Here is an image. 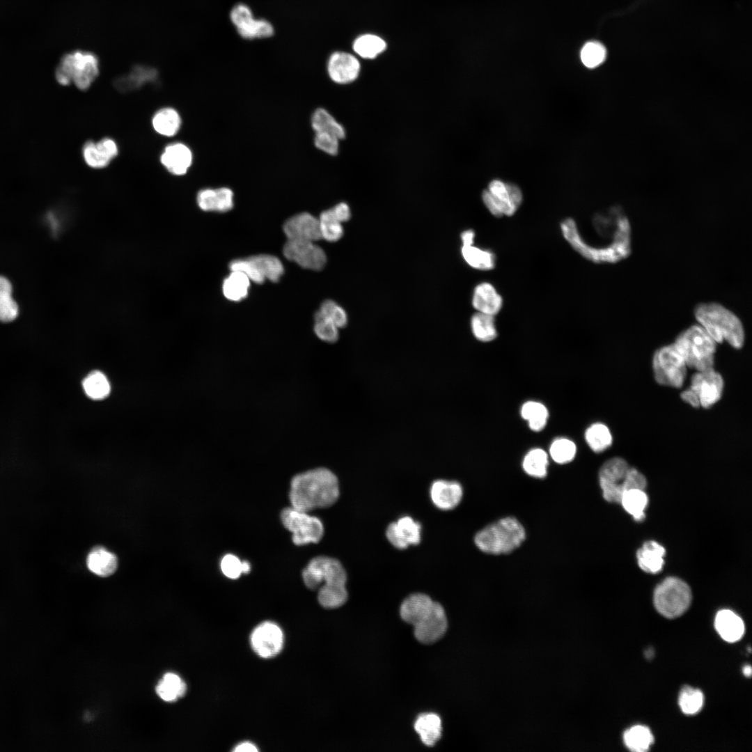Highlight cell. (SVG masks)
<instances>
[{"instance_id": "6da1fadb", "label": "cell", "mask_w": 752, "mask_h": 752, "mask_svg": "<svg viewBox=\"0 0 752 752\" xmlns=\"http://www.w3.org/2000/svg\"><path fill=\"white\" fill-rule=\"evenodd\" d=\"M339 496L336 475L326 468H316L295 476L290 483L291 507L308 512L333 505Z\"/></svg>"}, {"instance_id": "7a4b0ae2", "label": "cell", "mask_w": 752, "mask_h": 752, "mask_svg": "<svg viewBox=\"0 0 752 752\" xmlns=\"http://www.w3.org/2000/svg\"><path fill=\"white\" fill-rule=\"evenodd\" d=\"M302 578L309 589L319 588L318 599L323 607L338 608L347 601L346 572L338 560L327 556L313 558L304 569Z\"/></svg>"}, {"instance_id": "3957f363", "label": "cell", "mask_w": 752, "mask_h": 752, "mask_svg": "<svg viewBox=\"0 0 752 752\" xmlns=\"http://www.w3.org/2000/svg\"><path fill=\"white\" fill-rule=\"evenodd\" d=\"M694 315L716 343L726 340L735 348L743 345L744 332L742 322L730 310L717 303H703L696 307Z\"/></svg>"}, {"instance_id": "277c9868", "label": "cell", "mask_w": 752, "mask_h": 752, "mask_svg": "<svg viewBox=\"0 0 752 752\" xmlns=\"http://www.w3.org/2000/svg\"><path fill=\"white\" fill-rule=\"evenodd\" d=\"M525 538V530L521 523L515 517H507L478 532L474 542L485 553L502 554L517 549Z\"/></svg>"}, {"instance_id": "5b68a950", "label": "cell", "mask_w": 752, "mask_h": 752, "mask_svg": "<svg viewBox=\"0 0 752 752\" xmlns=\"http://www.w3.org/2000/svg\"><path fill=\"white\" fill-rule=\"evenodd\" d=\"M716 343L700 325H694L681 333L674 345L687 367L703 371L712 368Z\"/></svg>"}, {"instance_id": "8992f818", "label": "cell", "mask_w": 752, "mask_h": 752, "mask_svg": "<svg viewBox=\"0 0 752 752\" xmlns=\"http://www.w3.org/2000/svg\"><path fill=\"white\" fill-rule=\"evenodd\" d=\"M100 72L99 60L92 52L74 51L64 55L56 69V79L63 86L74 84L81 91L90 88Z\"/></svg>"}, {"instance_id": "52a82bcc", "label": "cell", "mask_w": 752, "mask_h": 752, "mask_svg": "<svg viewBox=\"0 0 752 752\" xmlns=\"http://www.w3.org/2000/svg\"><path fill=\"white\" fill-rule=\"evenodd\" d=\"M653 600L659 613L668 618H675L689 608L691 592L684 581L676 577H668L656 587Z\"/></svg>"}, {"instance_id": "ba28073f", "label": "cell", "mask_w": 752, "mask_h": 752, "mask_svg": "<svg viewBox=\"0 0 752 752\" xmlns=\"http://www.w3.org/2000/svg\"><path fill=\"white\" fill-rule=\"evenodd\" d=\"M481 197L487 210L497 218L513 216L523 202V194L518 185L499 179L489 183Z\"/></svg>"}, {"instance_id": "9c48e42d", "label": "cell", "mask_w": 752, "mask_h": 752, "mask_svg": "<svg viewBox=\"0 0 752 752\" xmlns=\"http://www.w3.org/2000/svg\"><path fill=\"white\" fill-rule=\"evenodd\" d=\"M652 363L655 377L659 384L675 388L683 385L687 366L674 343L657 350Z\"/></svg>"}, {"instance_id": "30bf717a", "label": "cell", "mask_w": 752, "mask_h": 752, "mask_svg": "<svg viewBox=\"0 0 752 752\" xmlns=\"http://www.w3.org/2000/svg\"><path fill=\"white\" fill-rule=\"evenodd\" d=\"M281 519L283 526L292 533V541L297 545L318 543L323 536L321 520L308 512L289 507L283 510Z\"/></svg>"}, {"instance_id": "8fae6325", "label": "cell", "mask_w": 752, "mask_h": 752, "mask_svg": "<svg viewBox=\"0 0 752 752\" xmlns=\"http://www.w3.org/2000/svg\"><path fill=\"white\" fill-rule=\"evenodd\" d=\"M229 17L239 36L246 40L267 38L274 33L273 24L265 18H256L251 8L238 3L231 8Z\"/></svg>"}, {"instance_id": "7c38bea8", "label": "cell", "mask_w": 752, "mask_h": 752, "mask_svg": "<svg viewBox=\"0 0 752 752\" xmlns=\"http://www.w3.org/2000/svg\"><path fill=\"white\" fill-rule=\"evenodd\" d=\"M629 468L627 463L619 457L610 459L602 466L599 482L606 501L620 503L622 494L627 490L626 479Z\"/></svg>"}, {"instance_id": "4fadbf2b", "label": "cell", "mask_w": 752, "mask_h": 752, "mask_svg": "<svg viewBox=\"0 0 752 752\" xmlns=\"http://www.w3.org/2000/svg\"><path fill=\"white\" fill-rule=\"evenodd\" d=\"M283 253L288 260L304 269L319 271L327 263L324 250L312 241L288 239Z\"/></svg>"}, {"instance_id": "5bb4252c", "label": "cell", "mask_w": 752, "mask_h": 752, "mask_svg": "<svg viewBox=\"0 0 752 752\" xmlns=\"http://www.w3.org/2000/svg\"><path fill=\"white\" fill-rule=\"evenodd\" d=\"M250 643L253 651L260 657L271 658L282 650L284 635L281 627L270 621L259 624L252 631Z\"/></svg>"}, {"instance_id": "9a60e30c", "label": "cell", "mask_w": 752, "mask_h": 752, "mask_svg": "<svg viewBox=\"0 0 752 752\" xmlns=\"http://www.w3.org/2000/svg\"><path fill=\"white\" fill-rule=\"evenodd\" d=\"M723 388L721 375L712 368L694 374L689 389L697 395L700 405L708 408L720 399Z\"/></svg>"}, {"instance_id": "2e32d148", "label": "cell", "mask_w": 752, "mask_h": 752, "mask_svg": "<svg viewBox=\"0 0 752 752\" xmlns=\"http://www.w3.org/2000/svg\"><path fill=\"white\" fill-rule=\"evenodd\" d=\"M447 619L442 606L435 602L431 611L414 625V635L423 643H432L441 639L447 629Z\"/></svg>"}, {"instance_id": "e0dca14e", "label": "cell", "mask_w": 752, "mask_h": 752, "mask_svg": "<svg viewBox=\"0 0 752 752\" xmlns=\"http://www.w3.org/2000/svg\"><path fill=\"white\" fill-rule=\"evenodd\" d=\"M327 72L335 83L346 84L358 77L361 65L358 59L347 52H335L327 61Z\"/></svg>"}, {"instance_id": "ac0fdd59", "label": "cell", "mask_w": 752, "mask_h": 752, "mask_svg": "<svg viewBox=\"0 0 752 752\" xmlns=\"http://www.w3.org/2000/svg\"><path fill=\"white\" fill-rule=\"evenodd\" d=\"M421 524L412 517H402L397 522L391 523L386 528V535L390 543L395 548L405 549L421 541Z\"/></svg>"}, {"instance_id": "d6986e66", "label": "cell", "mask_w": 752, "mask_h": 752, "mask_svg": "<svg viewBox=\"0 0 752 752\" xmlns=\"http://www.w3.org/2000/svg\"><path fill=\"white\" fill-rule=\"evenodd\" d=\"M283 231L288 239L312 242L322 239L319 219L308 212L289 218L283 225Z\"/></svg>"}, {"instance_id": "ffe728a7", "label": "cell", "mask_w": 752, "mask_h": 752, "mask_svg": "<svg viewBox=\"0 0 752 752\" xmlns=\"http://www.w3.org/2000/svg\"><path fill=\"white\" fill-rule=\"evenodd\" d=\"M118 148L111 138L104 137L97 142L86 141L83 146L82 155L86 164L93 169L107 166L118 155Z\"/></svg>"}, {"instance_id": "44dd1931", "label": "cell", "mask_w": 752, "mask_h": 752, "mask_svg": "<svg viewBox=\"0 0 752 752\" xmlns=\"http://www.w3.org/2000/svg\"><path fill=\"white\" fill-rule=\"evenodd\" d=\"M193 155L190 148L180 142L169 144L164 149L160 162L170 173L185 175L191 165Z\"/></svg>"}, {"instance_id": "7402d4cb", "label": "cell", "mask_w": 752, "mask_h": 752, "mask_svg": "<svg viewBox=\"0 0 752 752\" xmlns=\"http://www.w3.org/2000/svg\"><path fill=\"white\" fill-rule=\"evenodd\" d=\"M471 304L476 312L496 316L502 309L503 299L493 284L484 281L475 286Z\"/></svg>"}, {"instance_id": "603a6c76", "label": "cell", "mask_w": 752, "mask_h": 752, "mask_svg": "<svg viewBox=\"0 0 752 752\" xmlns=\"http://www.w3.org/2000/svg\"><path fill=\"white\" fill-rule=\"evenodd\" d=\"M462 495V487L456 481L437 480L430 487V496L433 503L442 510L455 508L461 501Z\"/></svg>"}, {"instance_id": "cb8c5ba5", "label": "cell", "mask_w": 752, "mask_h": 752, "mask_svg": "<svg viewBox=\"0 0 752 752\" xmlns=\"http://www.w3.org/2000/svg\"><path fill=\"white\" fill-rule=\"evenodd\" d=\"M196 203L205 212H226L233 207V192L228 187L201 189Z\"/></svg>"}, {"instance_id": "d4e9b609", "label": "cell", "mask_w": 752, "mask_h": 752, "mask_svg": "<svg viewBox=\"0 0 752 752\" xmlns=\"http://www.w3.org/2000/svg\"><path fill=\"white\" fill-rule=\"evenodd\" d=\"M435 602L423 593H415L407 597L401 604L400 616L413 626L424 618L432 609Z\"/></svg>"}, {"instance_id": "484cf974", "label": "cell", "mask_w": 752, "mask_h": 752, "mask_svg": "<svg viewBox=\"0 0 752 752\" xmlns=\"http://www.w3.org/2000/svg\"><path fill=\"white\" fill-rule=\"evenodd\" d=\"M158 78V72L154 68L145 65H135L127 75L118 77L114 81L116 88L121 92H128L139 89L143 86L155 83Z\"/></svg>"}, {"instance_id": "4316f807", "label": "cell", "mask_w": 752, "mask_h": 752, "mask_svg": "<svg viewBox=\"0 0 752 752\" xmlns=\"http://www.w3.org/2000/svg\"><path fill=\"white\" fill-rule=\"evenodd\" d=\"M714 626L720 636L730 643L739 641L744 633L743 620L729 609H723L716 613Z\"/></svg>"}, {"instance_id": "83f0119b", "label": "cell", "mask_w": 752, "mask_h": 752, "mask_svg": "<svg viewBox=\"0 0 752 752\" xmlns=\"http://www.w3.org/2000/svg\"><path fill=\"white\" fill-rule=\"evenodd\" d=\"M666 550L655 541L645 542L637 551L638 564L644 572L656 574L662 570Z\"/></svg>"}, {"instance_id": "f1b7e54d", "label": "cell", "mask_w": 752, "mask_h": 752, "mask_svg": "<svg viewBox=\"0 0 752 752\" xmlns=\"http://www.w3.org/2000/svg\"><path fill=\"white\" fill-rule=\"evenodd\" d=\"M464 260L471 267L480 271H489L496 266V254L489 249L478 247L474 244L462 245Z\"/></svg>"}, {"instance_id": "f546056e", "label": "cell", "mask_w": 752, "mask_h": 752, "mask_svg": "<svg viewBox=\"0 0 752 752\" xmlns=\"http://www.w3.org/2000/svg\"><path fill=\"white\" fill-rule=\"evenodd\" d=\"M88 568L100 577L112 574L117 568V557L102 547L93 548L86 559Z\"/></svg>"}, {"instance_id": "4dcf8cb0", "label": "cell", "mask_w": 752, "mask_h": 752, "mask_svg": "<svg viewBox=\"0 0 752 752\" xmlns=\"http://www.w3.org/2000/svg\"><path fill=\"white\" fill-rule=\"evenodd\" d=\"M152 125L157 133L171 137L178 132L181 125V118L175 109L164 107L155 113L152 118Z\"/></svg>"}, {"instance_id": "1f68e13d", "label": "cell", "mask_w": 752, "mask_h": 752, "mask_svg": "<svg viewBox=\"0 0 752 752\" xmlns=\"http://www.w3.org/2000/svg\"><path fill=\"white\" fill-rule=\"evenodd\" d=\"M414 728L425 745L433 746L441 737V719L432 713L421 714L417 718Z\"/></svg>"}, {"instance_id": "d6a6232c", "label": "cell", "mask_w": 752, "mask_h": 752, "mask_svg": "<svg viewBox=\"0 0 752 752\" xmlns=\"http://www.w3.org/2000/svg\"><path fill=\"white\" fill-rule=\"evenodd\" d=\"M250 279L242 272L230 271L222 283V292L224 297L233 301H240L245 299L251 286Z\"/></svg>"}, {"instance_id": "836d02e7", "label": "cell", "mask_w": 752, "mask_h": 752, "mask_svg": "<svg viewBox=\"0 0 752 752\" xmlns=\"http://www.w3.org/2000/svg\"><path fill=\"white\" fill-rule=\"evenodd\" d=\"M187 685L177 674L166 673L156 686V693L163 700L173 702L183 696Z\"/></svg>"}, {"instance_id": "e575fe53", "label": "cell", "mask_w": 752, "mask_h": 752, "mask_svg": "<svg viewBox=\"0 0 752 752\" xmlns=\"http://www.w3.org/2000/svg\"><path fill=\"white\" fill-rule=\"evenodd\" d=\"M470 326L478 340L489 342L497 337L495 316L476 312L471 318Z\"/></svg>"}, {"instance_id": "d590c367", "label": "cell", "mask_w": 752, "mask_h": 752, "mask_svg": "<svg viewBox=\"0 0 752 752\" xmlns=\"http://www.w3.org/2000/svg\"><path fill=\"white\" fill-rule=\"evenodd\" d=\"M311 125L315 132L331 134L340 140L345 136L343 126L323 108H318L314 111L311 118Z\"/></svg>"}, {"instance_id": "8d00e7d4", "label": "cell", "mask_w": 752, "mask_h": 752, "mask_svg": "<svg viewBox=\"0 0 752 752\" xmlns=\"http://www.w3.org/2000/svg\"><path fill=\"white\" fill-rule=\"evenodd\" d=\"M625 746L636 752L647 751L654 742V737L650 730L645 726L637 725L627 729L623 735Z\"/></svg>"}, {"instance_id": "74e56055", "label": "cell", "mask_w": 752, "mask_h": 752, "mask_svg": "<svg viewBox=\"0 0 752 752\" xmlns=\"http://www.w3.org/2000/svg\"><path fill=\"white\" fill-rule=\"evenodd\" d=\"M620 503L635 520L641 521L644 519L645 510L648 503V498L644 489H634L625 492Z\"/></svg>"}, {"instance_id": "f35d334b", "label": "cell", "mask_w": 752, "mask_h": 752, "mask_svg": "<svg viewBox=\"0 0 752 752\" xmlns=\"http://www.w3.org/2000/svg\"><path fill=\"white\" fill-rule=\"evenodd\" d=\"M522 417L528 422L531 430L538 432L544 429L549 417L547 408L537 401L524 402L520 410Z\"/></svg>"}, {"instance_id": "ab89813d", "label": "cell", "mask_w": 752, "mask_h": 752, "mask_svg": "<svg viewBox=\"0 0 752 752\" xmlns=\"http://www.w3.org/2000/svg\"><path fill=\"white\" fill-rule=\"evenodd\" d=\"M549 460L547 453L542 448L530 450L522 461V468L530 476L543 478L547 476Z\"/></svg>"}, {"instance_id": "60d3db41", "label": "cell", "mask_w": 752, "mask_h": 752, "mask_svg": "<svg viewBox=\"0 0 752 752\" xmlns=\"http://www.w3.org/2000/svg\"><path fill=\"white\" fill-rule=\"evenodd\" d=\"M386 47L382 38L373 34L361 36L353 43L354 52L361 57L368 59L375 58L385 50Z\"/></svg>"}, {"instance_id": "b9f144b4", "label": "cell", "mask_w": 752, "mask_h": 752, "mask_svg": "<svg viewBox=\"0 0 752 752\" xmlns=\"http://www.w3.org/2000/svg\"><path fill=\"white\" fill-rule=\"evenodd\" d=\"M265 279L278 282L283 274L284 268L281 261L276 256L260 254L249 256Z\"/></svg>"}, {"instance_id": "7bdbcfd3", "label": "cell", "mask_w": 752, "mask_h": 752, "mask_svg": "<svg viewBox=\"0 0 752 752\" xmlns=\"http://www.w3.org/2000/svg\"><path fill=\"white\" fill-rule=\"evenodd\" d=\"M18 312V306L12 297L11 284L6 278L0 276V322L14 320Z\"/></svg>"}, {"instance_id": "ee69618b", "label": "cell", "mask_w": 752, "mask_h": 752, "mask_svg": "<svg viewBox=\"0 0 752 752\" xmlns=\"http://www.w3.org/2000/svg\"><path fill=\"white\" fill-rule=\"evenodd\" d=\"M82 386L87 396L93 400L106 398L111 389L107 377L100 371L89 373L83 380Z\"/></svg>"}, {"instance_id": "f6af8a7d", "label": "cell", "mask_w": 752, "mask_h": 752, "mask_svg": "<svg viewBox=\"0 0 752 752\" xmlns=\"http://www.w3.org/2000/svg\"><path fill=\"white\" fill-rule=\"evenodd\" d=\"M585 439L589 447L596 453L604 451L612 444L609 428L600 423H593L586 429Z\"/></svg>"}, {"instance_id": "bcb514c9", "label": "cell", "mask_w": 752, "mask_h": 752, "mask_svg": "<svg viewBox=\"0 0 752 752\" xmlns=\"http://www.w3.org/2000/svg\"><path fill=\"white\" fill-rule=\"evenodd\" d=\"M607 58V49L603 43L597 40L586 42L580 52V58L583 65L593 69L601 65Z\"/></svg>"}, {"instance_id": "7dc6e473", "label": "cell", "mask_w": 752, "mask_h": 752, "mask_svg": "<svg viewBox=\"0 0 752 752\" xmlns=\"http://www.w3.org/2000/svg\"><path fill=\"white\" fill-rule=\"evenodd\" d=\"M321 237L328 242H336L343 235V228L335 217L331 208L322 212L318 218Z\"/></svg>"}, {"instance_id": "c3c4849f", "label": "cell", "mask_w": 752, "mask_h": 752, "mask_svg": "<svg viewBox=\"0 0 752 752\" xmlns=\"http://www.w3.org/2000/svg\"><path fill=\"white\" fill-rule=\"evenodd\" d=\"M679 705L686 714H695L700 711L704 703V696L701 691L690 687H684L679 696Z\"/></svg>"}, {"instance_id": "681fc988", "label": "cell", "mask_w": 752, "mask_h": 752, "mask_svg": "<svg viewBox=\"0 0 752 752\" xmlns=\"http://www.w3.org/2000/svg\"><path fill=\"white\" fill-rule=\"evenodd\" d=\"M549 454L552 460L558 464L571 462L575 457L577 447L569 439L560 437L554 439L549 447Z\"/></svg>"}, {"instance_id": "f907efd6", "label": "cell", "mask_w": 752, "mask_h": 752, "mask_svg": "<svg viewBox=\"0 0 752 752\" xmlns=\"http://www.w3.org/2000/svg\"><path fill=\"white\" fill-rule=\"evenodd\" d=\"M315 318H324L334 323L338 329L347 323L345 311L333 300H325L315 313Z\"/></svg>"}, {"instance_id": "816d5d0a", "label": "cell", "mask_w": 752, "mask_h": 752, "mask_svg": "<svg viewBox=\"0 0 752 752\" xmlns=\"http://www.w3.org/2000/svg\"><path fill=\"white\" fill-rule=\"evenodd\" d=\"M221 569L226 577L235 579L239 578L242 573L248 574L251 565L247 561H241L235 555L227 554L221 561Z\"/></svg>"}, {"instance_id": "f5cc1de1", "label": "cell", "mask_w": 752, "mask_h": 752, "mask_svg": "<svg viewBox=\"0 0 752 752\" xmlns=\"http://www.w3.org/2000/svg\"><path fill=\"white\" fill-rule=\"evenodd\" d=\"M229 269L230 271L242 272L251 281L258 284H262L265 281L256 265L249 257L233 260L229 264Z\"/></svg>"}, {"instance_id": "db71d44e", "label": "cell", "mask_w": 752, "mask_h": 752, "mask_svg": "<svg viewBox=\"0 0 752 752\" xmlns=\"http://www.w3.org/2000/svg\"><path fill=\"white\" fill-rule=\"evenodd\" d=\"M313 329L315 335L327 343H335L338 339V328L326 319L315 318Z\"/></svg>"}, {"instance_id": "11a10c76", "label": "cell", "mask_w": 752, "mask_h": 752, "mask_svg": "<svg viewBox=\"0 0 752 752\" xmlns=\"http://www.w3.org/2000/svg\"><path fill=\"white\" fill-rule=\"evenodd\" d=\"M340 139L334 135L324 132H315V146L322 151L331 155H336L339 149Z\"/></svg>"}, {"instance_id": "9f6ffc18", "label": "cell", "mask_w": 752, "mask_h": 752, "mask_svg": "<svg viewBox=\"0 0 752 752\" xmlns=\"http://www.w3.org/2000/svg\"><path fill=\"white\" fill-rule=\"evenodd\" d=\"M336 218L340 222L347 221L351 217V211L349 205L344 203H339L331 208Z\"/></svg>"}, {"instance_id": "6f0895ef", "label": "cell", "mask_w": 752, "mask_h": 752, "mask_svg": "<svg viewBox=\"0 0 752 752\" xmlns=\"http://www.w3.org/2000/svg\"><path fill=\"white\" fill-rule=\"evenodd\" d=\"M681 398L689 405L694 407H698L700 405L699 400L696 393L691 389H688L684 391L681 393Z\"/></svg>"}, {"instance_id": "680465c9", "label": "cell", "mask_w": 752, "mask_h": 752, "mask_svg": "<svg viewBox=\"0 0 752 752\" xmlns=\"http://www.w3.org/2000/svg\"><path fill=\"white\" fill-rule=\"evenodd\" d=\"M475 236V232L472 229H467L464 230L460 235L462 245H469L474 244Z\"/></svg>"}, {"instance_id": "91938a15", "label": "cell", "mask_w": 752, "mask_h": 752, "mask_svg": "<svg viewBox=\"0 0 752 752\" xmlns=\"http://www.w3.org/2000/svg\"><path fill=\"white\" fill-rule=\"evenodd\" d=\"M233 751L236 752H256L258 750L253 743L244 742L237 745Z\"/></svg>"}, {"instance_id": "94428289", "label": "cell", "mask_w": 752, "mask_h": 752, "mask_svg": "<svg viewBox=\"0 0 752 752\" xmlns=\"http://www.w3.org/2000/svg\"><path fill=\"white\" fill-rule=\"evenodd\" d=\"M743 673L746 677H750L751 675V667L749 665L745 666L743 668Z\"/></svg>"}, {"instance_id": "6125c7cd", "label": "cell", "mask_w": 752, "mask_h": 752, "mask_svg": "<svg viewBox=\"0 0 752 752\" xmlns=\"http://www.w3.org/2000/svg\"><path fill=\"white\" fill-rule=\"evenodd\" d=\"M652 654H653V651L652 650V649H649V650H646L645 655H646V657L648 658L652 657Z\"/></svg>"}]
</instances>
